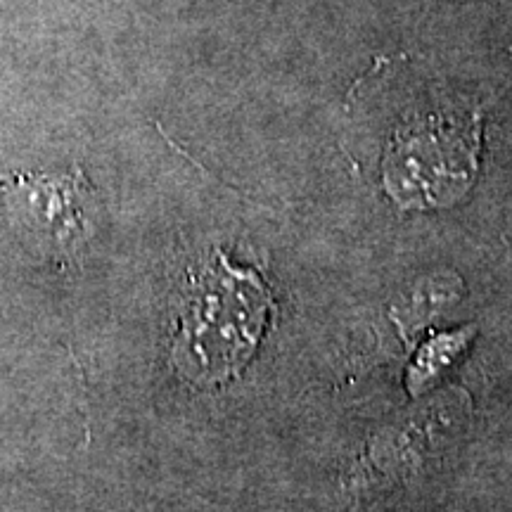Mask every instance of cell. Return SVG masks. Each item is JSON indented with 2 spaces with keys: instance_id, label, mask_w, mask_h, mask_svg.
I'll use <instances>...</instances> for the list:
<instances>
[{
  "instance_id": "obj_3",
  "label": "cell",
  "mask_w": 512,
  "mask_h": 512,
  "mask_svg": "<svg viewBox=\"0 0 512 512\" xmlns=\"http://www.w3.org/2000/svg\"><path fill=\"white\" fill-rule=\"evenodd\" d=\"M3 192L24 238L57 264L74 261L93 238L98 200L83 171L15 174L3 183Z\"/></svg>"
},
{
  "instance_id": "obj_5",
  "label": "cell",
  "mask_w": 512,
  "mask_h": 512,
  "mask_svg": "<svg viewBox=\"0 0 512 512\" xmlns=\"http://www.w3.org/2000/svg\"><path fill=\"white\" fill-rule=\"evenodd\" d=\"M477 335L475 325H467L463 330L456 332H444V335L432 337L430 342H425L418 349V354L413 356L411 368H408L406 384L408 392L413 396H420L422 392L432 387L439 377L446 375V370L465 354L467 344L472 342Z\"/></svg>"
},
{
  "instance_id": "obj_4",
  "label": "cell",
  "mask_w": 512,
  "mask_h": 512,
  "mask_svg": "<svg viewBox=\"0 0 512 512\" xmlns=\"http://www.w3.org/2000/svg\"><path fill=\"white\" fill-rule=\"evenodd\" d=\"M460 294H463V280L451 271H439L420 278L403 294L392 313L403 330L415 332L458 302Z\"/></svg>"
},
{
  "instance_id": "obj_1",
  "label": "cell",
  "mask_w": 512,
  "mask_h": 512,
  "mask_svg": "<svg viewBox=\"0 0 512 512\" xmlns=\"http://www.w3.org/2000/svg\"><path fill=\"white\" fill-rule=\"evenodd\" d=\"M273 316V292L259 271L223 249L185 273L171 320V363L185 382L214 387L252 361Z\"/></svg>"
},
{
  "instance_id": "obj_2",
  "label": "cell",
  "mask_w": 512,
  "mask_h": 512,
  "mask_svg": "<svg viewBox=\"0 0 512 512\" xmlns=\"http://www.w3.org/2000/svg\"><path fill=\"white\" fill-rule=\"evenodd\" d=\"M479 117L432 112L394 131L382 162L384 188L403 209L448 207L477 174Z\"/></svg>"
}]
</instances>
